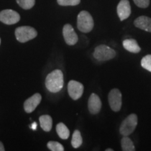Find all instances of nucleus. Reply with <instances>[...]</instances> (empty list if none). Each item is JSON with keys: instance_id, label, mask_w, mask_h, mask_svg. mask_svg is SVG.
<instances>
[{"instance_id": "obj_6", "label": "nucleus", "mask_w": 151, "mask_h": 151, "mask_svg": "<svg viewBox=\"0 0 151 151\" xmlns=\"http://www.w3.org/2000/svg\"><path fill=\"white\" fill-rule=\"evenodd\" d=\"M109 103L113 111L118 112L122 106V94L117 88L111 90L109 94Z\"/></svg>"}, {"instance_id": "obj_27", "label": "nucleus", "mask_w": 151, "mask_h": 151, "mask_svg": "<svg viewBox=\"0 0 151 151\" xmlns=\"http://www.w3.org/2000/svg\"><path fill=\"white\" fill-rule=\"evenodd\" d=\"M0 44H1V39H0Z\"/></svg>"}, {"instance_id": "obj_14", "label": "nucleus", "mask_w": 151, "mask_h": 151, "mask_svg": "<svg viewBox=\"0 0 151 151\" xmlns=\"http://www.w3.org/2000/svg\"><path fill=\"white\" fill-rule=\"evenodd\" d=\"M122 46L126 50L132 53H138L141 51L140 46L135 39H128L122 41Z\"/></svg>"}, {"instance_id": "obj_20", "label": "nucleus", "mask_w": 151, "mask_h": 151, "mask_svg": "<svg viewBox=\"0 0 151 151\" xmlns=\"http://www.w3.org/2000/svg\"><path fill=\"white\" fill-rule=\"evenodd\" d=\"M141 65L143 69L151 72V55H147L143 57L141 60Z\"/></svg>"}, {"instance_id": "obj_11", "label": "nucleus", "mask_w": 151, "mask_h": 151, "mask_svg": "<svg viewBox=\"0 0 151 151\" xmlns=\"http://www.w3.org/2000/svg\"><path fill=\"white\" fill-rule=\"evenodd\" d=\"M41 101V95L39 93H36L27 99L24 103V111L28 113L33 112L38 106Z\"/></svg>"}, {"instance_id": "obj_10", "label": "nucleus", "mask_w": 151, "mask_h": 151, "mask_svg": "<svg viewBox=\"0 0 151 151\" xmlns=\"http://www.w3.org/2000/svg\"><path fill=\"white\" fill-rule=\"evenodd\" d=\"M118 16L121 21L128 18L131 14V6L128 0H121L117 6Z\"/></svg>"}, {"instance_id": "obj_21", "label": "nucleus", "mask_w": 151, "mask_h": 151, "mask_svg": "<svg viewBox=\"0 0 151 151\" xmlns=\"http://www.w3.org/2000/svg\"><path fill=\"white\" fill-rule=\"evenodd\" d=\"M47 146L52 151H63L65 150L61 143L57 142V141H49L47 144Z\"/></svg>"}, {"instance_id": "obj_2", "label": "nucleus", "mask_w": 151, "mask_h": 151, "mask_svg": "<svg viewBox=\"0 0 151 151\" xmlns=\"http://www.w3.org/2000/svg\"><path fill=\"white\" fill-rule=\"evenodd\" d=\"M77 27L81 32L88 33L91 32L94 27V20L90 13L82 11L77 17Z\"/></svg>"}, {"instance_id": "obj_22", "label": "nucleus", "mask_w": 151, "mask_h": 151, "mask_svg": "<svg viewBox=\"0 0 151 151\" xmlns=\"http://www.w3.org/2000/svg\"><path fill=\"white\" fill-rule=\"evenodd\" d=\"M58 4L60 6H76L80 4L81 0H57Z\"/></svg>"}, {"instance_id": "obj_5", "label": "nucleus", "mask_w": 151, "mask_h": 151, "mask_svg": "<svg viewBox=\"0 0 151 151\" xmlns=\"http://www.w3.org/2000/svg\"><path fill=\"white\" fill-rule=\"evenodd\" d=\"M138 118L135 113H132L122 122L120 127V133L123 136H129L134 132L137 126Z\"/></svg>"}, {"instance_id": "obj_9", "label": "nucleus", "mask_w": 151, "mask_h": 151, "mask_svg": "<svg viewBox=\"0 0 151 151\" xmlns=\"http://www.w3.org/2000/svg\"><path fill=\"white\" fill-rule=\"evenodd\" d=\"M63 37L65 42L69 46H73L78 42V35L75 32L72 26L69 24H66L63 27Z\"/></svg>"}, {"instance_id": "obj_15", "label": "nucleus", "mask_w": 151, "mask_h": 151, "mask_svg": "<svg viewBox=\"0 0 151 151\" xmlns=\"http://www.w3.org/2000/svg\"><path fill=\"white\" fill-rule=\"evenodd\" d=\"M41 127L45 132H50L52 129V120L48 115H43L39 118Z\"/></svg>"}, {"instance_id": "obj_16", "label": "nucleus", "mask_w": 151, "mask_h": 151, "mask_svg": "<svg viewBox=\"0 0 151 151\" xmlns=\"http://www.w3.org/2000/svg\"><path fill=\"white\" fill-rule=\"evenodd\" d=\"M56 131L58 136L62 139H67L70 135V132H69V129L62 122L57 124Z\"/></svg>"}, {"instance_id": "obj_25", "label": "nucleus", "mask_w": 151, "mask_h": 151, "mask_svg": "<svg viewBox=\"0 0 151 151\" xmlns=\"http://www.w3.org/2000/svg\"><path fill=\"white\" fill-rule=\"evenodd\" d=\"M5 150V148L4 147V145L2 144V143L0 141V151H4Z\"/></svg>"}, {"instance_id": "obj_23", "label": "nucleus", "mask_w": 151, "mask_h": 151, "mask_svg": "<svg viewBox=\"0 0 151 151\" xmlns=\"http://www.w3.org/2000/svg\"><path fill=\"white\" fill-rule=\"evenodd\" d=\"M134 2L138 7L146 9L150 4V0H133Z\"/></svg>"}, {"instance_id": "obj_18", "label": "nucleus", "mask_w": 151, "mask_h": 151, "mask_svg": "<svg viewBox=\"0 0 151 151\" xmlns=\"http://www.w3.org/2000/svg\"><path fill=\"white\" fill-rule=\"evenodd\" d=\"M83 143V139L81 137V132L78 130H75L71 139V145L74 148H78Z\"/></svg>"}, {"instance_id": "obj_26", "label": "nucleus", "mask_w": 151, "mask_h": 151, "mask_svg": "<svg viewBox=\"0 0 151 151\" xmlns=\"http://www.w3.org/2000/svg\"><path fill=\"white\" fill-rule=\"evenodd\" d=\"M113 150L111 148H108V149H106V151H113Z\"/></svg>"}, {"instance_id": "obj_13", "label": "nucleus", "mask_w": 151, "mask_h": 151, "mask_svg": "<svg viewBox=\"0 0 151 151\" xmlns=\"http://www.w3.org/2000/svg\"><path fill=\"white\" fill-rule=\"evenodd\" d=\"M134 24L135 27L139 29L151 32V18L149 17L145 16L138 17L134 22Z\"/></svg>"}, {"instance_id": "obj_1", "label": "nucleus", "mask_w": 151, "mask_h": 151, "mask_svg": "<svg viewBox=\"0 0 151 151\" xmlns=\"http://www.w3.org/2000/svg\"><path fill=\"white\" fill-rule=\"evenodd\" d=\"M64 86L63 73L60 69H55L47 76L46 86L49 91L52 93L60 92Z\"/></svg>"}, {"instance_id": "obj_4", "label": "nucleus", "mask_w": 151, "mask_h": 151, "mask_svg": "<svg viewBox=\"0 0 151 151\" xmlns=\"http://www.w3.org/2000/svg\"><path fill=\"white\" fill-rule=\"evenodd\" d=\"M15 35L19 42L25 43L35 39L37 36V32L35 28L29 26H22L16 28Z\"/></svg>"}, {"instance_id": "obj_8", "label": "nucleus", "mask_w": 151, "mask_h": 151, "mask_svg": "<svg viewBox=\"0 0 151 151\" xmlns=\"http://www.w3.org/2000/svg\"><path fill=\"white\" fill-rule=\"evenodd\" d=\"M20 16L16 11L11 9H6L0 12V21L6 24H14L18 22Z\"/></svg>"}, {"instance_id": "obj_24", "label": "nucleus", "mask_w": 151, "mask_h": 151, "mask_svg": "<svg viewBox=\"0 0 151 151\" xmlns=\"http://www.w3.org/2000/svg\"><path fill=\"white\" fill-rule=\"evenodd\" d=\"M37 122H34L32 124V125L30 126V127H31L33 130L37 129Z\"/></svg>"}, {"instance_id": "obj_19", "label": "nucleus", "mask_w": 151, "mask_h": 151, "mask_svg": "<svg viewBox=\"0 0 151 151\" xmlns=\"http://www.w3.org/2000/svg\"><path fill=\"white\" fill-rule=\"evenodd\" d=\"M17 3L24 9H30L35 6V0H16Z\"/></svg>"}, {"instance_id": "obj_17", "label": "nucleus", "mask_w": 151, "mask_h": 151, "mask_svg": "<svg viewBox=\"0 0 151 151\" xmlns=\"http://www.w3.org/2000/svg\"><path fill=\"white\" fill-rule=\"evenodd\" d=\"M121 147L123 151H134L135 146L128 136H124L121 139Z\"/></svg>"}, {"instance_id": "obj_12", "label": "nucleus", "mask_w": 151, "mask_h": 151, "mask_svg": "<svg viewBox=\"0 0 151 151\" xmlns=\"http://www.w3.org/2000/svg\"><path fill=\"white\" fill-rule=\"evenodd\" d=\"M101 101L97 94L92 93L88 99V109L92 114H97L101 110Z\"/></svg>"}, {"instance_id": "obj_3", "label": "nucleus", "mask_w": 151, "mask_h": 151, "mask_svg": "<svg viewBox=\"0 0 151 151\" xmlns=\"http://www.w3.org/2000/svg\"><path fill=\"white\" fill-rule=\"evenodd\" d=\"M116 55V52L113 48L104 44L96 47L93 53L94 58L98 61L101 62L108 61L114 58Z\"/></svg>"}, {"instance_id": "obj_7", "label": "nucleus", "mask_w": 151, "mask_h": 151, "mask_svg": "<svg viewBox=\"0 0 151 151\" xmlns=\"http://www.w3.org/2000/svg\"><path fill=\"white\" fill-rule=\"evenodd\" d=\"M84 90L83 85L76 81L71 80L68 83V92L71 99L77 100L81 97Z\"/></svg>"}]
</instances>
